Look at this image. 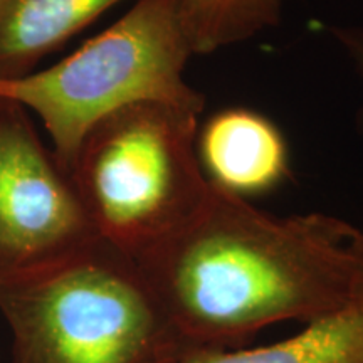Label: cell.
<instances>
[{
	"instance_id": "7",
	"label": "cell",
	"mask_w": 363,
	"mask_h": 363,
	"mask_svg": "<svg viewBox=\"0 0 363 363\" xmlns=\"http://www.w3.org/2000/svg\"><path fill=\"white\" fill-rule=\"evenodd\" d=\"M125 0H0V79H16Z\"/></svg>"
},
{
	"instance_id": "5",
	"label": "cell",
	"mask_w": 363,
	"mask_h": 363,
	"mask_svg": "<svg viewBox=\"0 0 363 363\" xmlns=\"http://www.w3.org/2000/svg\"><path fill=\"white\" fill-rule=\"evenodd\" d=\"M96 238L29 110L0 98V271L39 264Z\"/></svg>"
},
{
	"instance_id": "4",
	"label": "cell",
	"mask_w": 363,
	"mask_h": 363,
	"mask_svg": "<svg viewBox=\"0 0 363 363\" xmlns=\"http://www.w3.org/2000/svg\"><path fill=\"white\" fill-rule=\"evenodd\" d=\"M192 56L175 0H135L115 24L56 65L0 79V98L40 118L69 175L91 126L121 108L165 103L201 115L206 99L185 79Z\"/></svg>"
},
{
	"instance_id": "3",
	"label": "cell",
	"mask_w": 363,
	"mask_h": 363,
	"mask_svg": "<svg viewBox=\"0 0 363 363\" xmlns=\"http://www.w3.org/2000/svg\"><path fill=\"white\" fill-rule=\"evenodd\" d=\"M199 113L165 103L121 108L81 140L69 179L96 235L138 259L206 201Z\"/></svg>"
},
{
	"instance_id": "2",
	"label": "cell",
	"mask_w": 363,
	"mask_h": 363,
	"mask_svg": "<svg viewBox=\"0 0 363 363\" xmlns=\"http://www.w3.org/2000/svg\"><path fill=\"white\" fill-rule=\"evenodd\" d=\"M9 363H177L187 348L133 257L99 238L0 271Z\"/></svg>"
},
{
	"instance_id": "8",
	"label": "cell",
	"mask_w": 363,
	"mask_h": 363,
	"mask_svg": "<svg viewBox=\"0 0 363 363\" xmlns=\"http://www.w3.org/2000/svg\"><path fill=\"white\" fill-rule=\"evenodd\" d=\"M177 363H363V296L276 343L190 352Z\"/></svg>"
},
{
	"instance_id": "1",
	"label": "cell",
	"mask_w": 363,
	"mask_h": 363,
	"mask_svg": "<svg viewBox=\"0 0 363 363\" xmlns=\"http://www.w3.org/2000/svg\"><path fill=\"white\" fill-rule=\"evenodd\" d=\"M187 352L239 348L363 296V229L325 212L272 216L212 187L174 234L140 256Z\"/></svg>"
},
{
	"instance_id": "9",
	"label": "cell",
	"mask_w": 363,
	"mask_h": 363,
	"mask_svg": "<svg viewBox=\"0 0 363 363\" xmlns=\"http://www.w3.org/2000/svg\"><path fill=\"white\" fill-rule=\"evenodd\" d=\"M288 0H175L194 56L251 40L276 27Z\"/></svg>"
},
{
	"instance_id": "10",
	"label": "cell",
	"mask_w": 363,
	"mask_h": 363,
	"mask_svg": "<svg viewBox=\"0 0 363 363\" xmlns=\"http://www.w3.org/2000/svg\"><path fill=\"white\" fill-rule=\"evenodd\" d=\"M331 38L342 45L343 52L355 67L358 78L363 81V27L362 26H331ZM358 128L363 131V104L357 115ZM363 229V224H362Z\"/></svg>"
},
{
	"instance_id": "6",
	"label": "cell",
	"mask_w": 363,
	"mask_h": 363,
	"mask_svg": "<svg viewBox=\"0 0 363 363\" xmlns=\"http://www.w3.org/2000/svg\"><path fill=\"white\" fill-rule=\"evenodd\" d=\"M195 148L208 184L246 201L272 192L289 174L283 131L249 108L214 113L199 128Z\"/></svg>"
}]
</instances>
